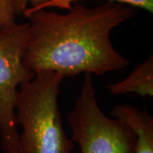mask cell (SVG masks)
<instances>
[{"mask_svg":"<svg viewBox=\"0 0 153 153\" xmlns=\"http://www.w3.org/2000/svg\"><path fill=\"white\" fill-rule=\"evenodd\" d=\"M67 14L47 9L22 13L29 20L23 62L33 72L55 71L64 77L81 73L98 76L120 70L129 60L111 42V31L135 15L134 7L109 2L88 8L71 6Z\"/></svg>","mask_w":153,"mask_h":153,"instance_id":"1","label":"cell"},{"mask_svg":"<svg viewBox=\"0 0 153 153\" xmlns=\"http://www.w3.org/2000/svg\"><path fill=\"white\" fill-rule=\"evenodd\" d=\"M64 78L41 71L19 87L15 105L16 123L22 128L18 153H71L74 142L66 135L58 105Z\"/></svg>","mask_w":153,"mask_h":153,"instance_id":"2","label":"cell"},{"mask_svg":"<svg viewBox=\"0 0 153 153\" xmlns=\"http://www.w3.org/2000/svg\"><path fill=\"white\" fill-rule=\"evenodd\" d=\"M67 120L71 140L80 153H134L135 134L123 121L110 118L101 111L90 73H84L81 92Z\"/></svg>","mask_w":153,"mask_h":153,"instance_id":"3","label":"cell"},{"mask_svg":"<svg viewBox=\"0 0 153 153\" xmlns=\"http://www.w3.org/2000/svg\"><path fill=\"white\" fill-rule=\"evenodd\" d=\"M28 35L29 23L0 30V141L4 153H18L16 100L19 87L35 76L23 62Z\"/></svg>","mask_w":153,"mask_h":153,"instance_id":"4","label":"cell"},{"mask_svg":"<svg viewBox=\"0 0 153 153\" xmlns=\"http://www.w3.org/2000/svg\"><path fill=\"white\" fill-rule=\"evenodd\" d=\"M111 117L123 121L136 135L134 153H153V117L131 105H116Z\"/></svg>","mask_w":153,"mask_h":153,"instance_id":"5","label":"cell"},{"mask_svg":"<svg viewBox=\"0 0 153 153\" xmlns=\"http://www.w3.org/2000/svg\"><path fill=\"white\" fill-rule=\"evenodd\" d=\"M110 94L121 95L136 94L143 98L153 96V56L150 55L146 61L137 66L129 76L120 82L106 86Z\"/></svg>","mask_w":153,"mask_h":153,"instance_id":"6","label":"cell"},{"mask_svg":"<svg viewBox=\"0 0 153 153\" xmlns=\"http://www.w3.org/2000/svg\"><path fill=\"white\" fill-rule=\"evenodd\" d=\"M81 0H48L44 4L38 8L28 7L27 9L30 10H42V9H49V8H59L64 10H70L73 3H76ZM109 2H116L123 4L131 6L134 8H140L148 12H153V0H109Z\"/></svg>","mask_w":153,"mask_h":153,"instance_id":"7","label":"cell"},{"mask_svg":"<svg viewBox=\"0 0 153 153\" xmlns=\"http://www.w3.org/2000/svg\"><path fill=\"white\" fill-rule=\"evenodd\" d=\"M16 16L15 0H0V30L15 24Z\"/></svg>","mask_w":153,"mask_h":153,"instance_id":"8","label":"cell"},{"mask_svg":"<svg viewBox=\"0 0 153 153\" xmlns=\"http://www.w3.org/2000/svg\"><path fill=\"white\" fill-rule=\"evenodd\" d=\"M47 1L48 0H15L17 15L22 14L27 8L28 4H31V8H38Z\"/></svg>","mask_w":153,"mask_h":153,"instance_id":"9","label":"cell"}]
</instances>
